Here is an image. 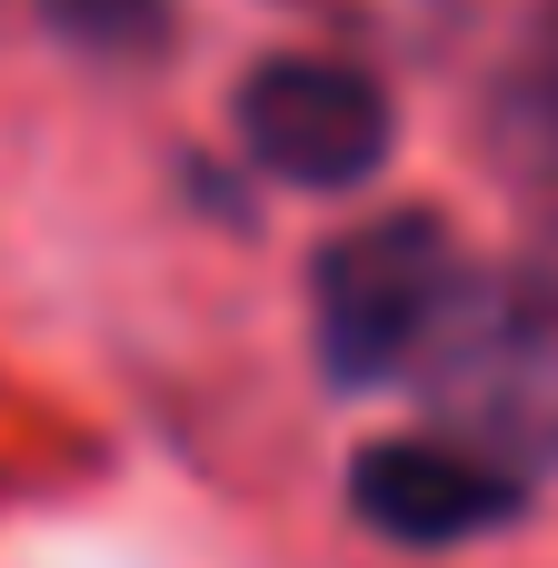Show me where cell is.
Wrapping results in <instances>:
<instances>
[{"label":"cell","mask_w":558,"mask_h":568,"mask_svg":"<svg viewBox=\"0 0 558 568\" xmlns=\"http://www.w3.org/2000/svg\"><path fill=\"white\" fill-rule=\"evenodd\" d=\"M389 389H409L439 439L539 489L558 469V280L459 260Z\"/></svg>","instance_id":"6da1fadb"},{"label":"cell","mask_w":558,"mask_h":568,"mask_svg":"<svg viewBox=\"0 0 558 568\" xmlns=\"http://www.w3.org/2000/svg\"><path fill=\"white\" fill-rule=\"evenodd\" d=\"M459 260L469 250L439 210H379V220L339 230L310 260V329H319L329 389H389Z\"/></svg>","instance_id":"7a4b0ae2"},{"label":"cell","mask_w":558,"mask_h":568,"mask_svg":"<svg viewBox=\"0 0 558 568\" xmlns=\"http://www.w3.org/2000/svg\"><path fill=\"white\" fill-rule=\"evenodd\" d=\"M230 130L290 190H359L399 150L389 80L369 60H339V50H280V60H260L230 90Z\"/></svg>","instance_id":"3957f363"},{"label":"cell","mask_w":558,"mask_h":568,"mask_svg":"<svg viewBox=\"0 0 558 568\" xmlns=\"http://www.w3.org/2000/svg\"><path fill=\"white\" fill-rule=\"evenodd\" d=\"M349 509L389 549H469V539L529 519V479L439 429H409V439H369L349 459Z\"/></svg>","instance_id":"277c9868"},{"label":"cell","mask_w":558,"mask_h":568,"mask_svg":"<svg viewBox=\"0 0 558 568\" xmlns=\"http://www.w3.org/2000/svg\"><path fill=\"white\" fill-rule=\"evenodd\" d=\"M319 30H339L349 50L369 60H439L459 30H469V0H280Z\"/></svg>","instance_id":"5b68a950"},{"label":"cell","mask_w":558,"mask_h":568,"mask_svg":"<svg viewBox=\"0 0 558 568\" xmlns=\"http://www.w3.org/2000/svg\"><path fill=\"white\" fill-rule=\"evenodd\" d=\"M499 120H509L519 160H529L539 180H558V0H539L529 50H519L509 80H499Z\"/></svg>","instance_id":"8992f818"},{"label":"cell","mask_w":558,"mask_h":568,"mask_svg":"<svg viewBox=\"0 0 558 568\" xmlns=\"http://www.w3.org/2000/svg\"><path fill=\"white\" fill-rule=\"evenodd\" d=\"M170 10H180V0H40V20H50L60 40L100 50V60H150V50L170 40Z\"/></svg>","instance_id":"52a82bcc"}]
</instances>
